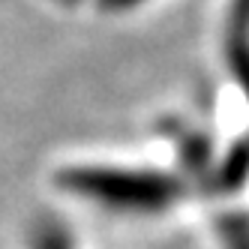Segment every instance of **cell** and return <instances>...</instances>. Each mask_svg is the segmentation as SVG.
<instances>
[{"label":"cell","instance_id":"obj_1","mask_svg":"<svg viewBox=\"0 0 249 249\" xmlns=\"http://www.w3.org/2000/svg\"><path fill=\"white\" fill-rule=\"evenodd\" d=\"M222 234L228 249H249V216H225Z\"/></svg>","mask_w":249,"mask_h":249},{"label":"cell","instance_id":"obj_2","mask_svg":"<svg viewBox=\"0 0 249 249\" xmlns=\"http://www.w3.org/2000/svg\"><path fill=\"white\" fill-rule=\"evenodd\" d=\"M243 177H249V147H237L234 153H231L228 165L222 171V183L225 186H237Z\"/></svg>","mask_w":249,"mask_h":249},{"label":"cell","instance_id":"obj_3","mask_svg":"<svg viewBox=\"0 0 249 249\" xmlns=\"http://www.w3.org/2000/svg\"><path fill=\"white\" fill-rule=\"evenodd\" d=\"M231 66H234L240 84L246 87V93H249V42H243V39L231 42Z\"/></svg>","mask_w":249,"mask_h":249}]
</instances>
